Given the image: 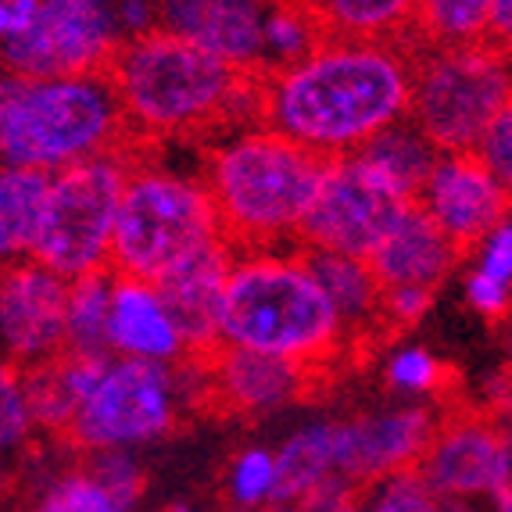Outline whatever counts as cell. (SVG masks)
<instances>
[{
  "label": "cell",
  "mask_w": 512,
  "mask_h": 512,
  "mask_svg": "<svg viewBox=\"0 0 512 512\" xmlns=\"http://www.w3.org/2000/svg\"><path fill=\"white\" fill-rule=\"evenodd\" d=\"M462 294L480 319H512V212L470 248Z\"/></svg>",
  "instance_id": "27"
},
{
  "label": "cell",
  "mask_w": 512,
  "mask_h": 512,
  "mask_svg": "<svg viewBox=\"0 0 512 512\" xmlns=\"http://www.w3.org/2000/svg\"><path fill=\"white\" fill-rule=\"evenodd\" d=\"M33 512H129L108 487L86 470H65L43 484L40 498L33 502Z\"/></svg>",
  "instance_id": "32"
},
{
  "label": "cell",
  "mask_w": 512,
  "mask_h": 512,
  "mask_svg": "<svg viewBox=\"0 0 512 512\" xmlns=\"http://www.w3.org/2000/svg\"><path fill=\"white\" fill-rule=\"evenodd\" d=\"M65 312L69 280H61L43 262L4 265L0 269V359L18 369H36L65 355Z\"/></svg>",
  "instance_id": "13"
},
{
  "label": "cell",
  "mask_w": 512,
  "mask_h": 512,
  "mask_svg": "<svg viewBox=\"0 0 512 512\" xmlns=\"http://www.w3.org/2000/svg\"><path fill=\"white\" fill-rule=\"evenodd\" d=\"M441 419L430 405L405 402L362 416L333 419V462L344 484H380L394 473L419 470Z\"/></svg>",
  "instance_id": "12"
},
{
  "label": "cell",
  "mask_w": 512,
  "mask_h": 512,
  "mask_svg": "<svg viewBox=\"0 0 512 512\" xmlns=\"http://www.w3.org/2000/svg\"><path fill=\"white\" fill-rule=\"evenodd\" d=\"M165 512H190V509H187V505H183V502H176V505H169V509H165Z\"/></svg>",
  "instance_id": "45"
},
{
  "label": "cell",
  "mask_w": 512,
  "mask_h": 512,
  "mask_svg": "<svg viewBox=\"0 0 512 512\" xmlns=\"http://www.w3.org/2000/svg\"><path fill=\"white\" fill-rule=\"evenodd\" d=\"M366 512H448V505L423 480V473L409 470L373 484L366 498Z\"/></svg>",
  "instance_id": "35"
},
{
  "label": "cell",
  "mask_w": 512,
  "mask_h": 512,
  "mask_svg": "<svg viewBox=\"0 0 512 512\" xmlns=\"http://www.w3.org/2000/svg\"><path fill=\"white\" fill-rule=\"evenodd\" d=\"M122 43L111 0H43L33 26L0 51V61L22 79L94 76L111 69Z\"/></svg>",
  "instance_id": "10"
},
{
  "label": "cell",
  "mask_w": 512,
  "mask_h": 512,
  "mask_svg": "<svg viewBox=\"0 0 512 512\" xmlns=\"http://www.w3.org/2000/svg\"><path fill=\"white\" fill-rule=\"evenodd\" d=\"M219 240H226L219 208L201 169L176 165L165 154H140L133 147V169L111 244V273L158 283Z\"/></svg>",
  "instance_id": "5"
},
{
  "label": "cell",
  "mask_w": 512,
  "mask_h": 512,
  "mask_svg": "<svg viewBox=\"0 0 512 512\" xmlns=\"http://www.w3.org/2000/svg\"><path fill=\"white\" fill-rule=\"evenodd\" d=\"M33 416L26 398V369L0 359V459L22 452L33 437Z\"/></svg>",
  "instance_id": "34"
},
{
  "label": "cell",
  "mask_w": 512,
  "mask_h": 512,
  "mask_svg": "<svg viewBox=\"0 0 512 512\" xmlns=\"http://www.w3.org/2000/svg\"><path fill=\"white\" fill-rule=\"evenodd\" d=\"M491 47L512 58V0H495L491 11Z\"/></svg>",
  "instance_id": "41"
},
{
  "label": "cell",
  "mask_w": 512,
  "mask_h": 512,
  "mask_svg": "<svg viewBox=\"0 0 512 512\" xmlns=\"http://www.w3.org/2000/svg\"><path fill=\"white\" fill-rule=\"evenodd\" d=\"M205 398L237 416L262 419L291 409L312 391V369L240 348H215L205 359Z\"/></svg>",
  "instance_id": "16"
},
{
  "label": "cell",
  "mask_w": 512,
  "mask_h": 512,
  "mask_svg": "<svg viewBox=\"0 0 512 512\" xmlns=\"http://www.w3.org/2000/svg\"><path fill=\"white\" fill-rule=\"evenodd\" d=\"M86 470L94 473L104 487H108L111 495L119 498L129 512L137 509L140 498H144V484H147V473H144V462L137 459V452H101V455H90L86 462Z\"/></svg>",
  "instance_id": "36"
},
{
  "label": "cell",
  "mask_w": 512,
  "mask_h": 512,
  "mask_svg": "<svg viewBox=\"0 0 512 512\" xmlns=\"http://www.w3.org/2000/svg\"><path fill=\"white\" fill-rule=\"evenodd\" d=\"M276 448L265 444H248L233 455L230 470H226V498L240 512H262L273 505L276 495Z\"/></svg>",
  "instance_id": "31"
},
{
  "label": "cell",
  "mask_w": 512,
  "mask_h": 512,
  "mask_svg": "<svg viewBox=\"0 0 512 512\" xmlns=\"http://www.w3.org/2000/svg\"><path fill=\"white\" fill-rule=\"evenodd\" d=\"M505 376L512 380V326H509V337H505Z\"/></svg>",
  "instance_id": "44"
},
{
  "label": "cell",
  "mask_w": 512,
  "mask_h": 512,
  "mask_svg": "<svg viewBox=\"0 0 512 512\" xmlns=\"http://www.w3.org/2000/svg\"><path fill=\"white\" fill-rule=\"evenodd\" d=\"M205 398V366L201 359L180 366L133 362L111 355L97 387L83 398L69 427L76 452H140L169 437L190 402Z\"/></svg>",
  "instance_id": "7"
},
{
  "label": "cell",
  "mask_w": 512,
  "mask_h": 512,
  "mask_svg": "<svg viewBox=\"0 0 512 512\" xmlns=\"http://www.w3.org/2000/svg\"><path fill=\"white\" fill-rule=\"evenodd\" d=\"M326 40L308 0H269L262 22V72L294 65Z\"/></svg>",
  "instance_id": "29"
},
{
  "label": "cell",
  "mask_w": 512,
  "mask_h": 512,
  "mask_svg": "<svg viewBox=\"0 0 512 512\" xmlns=\"http://www.w3.org/2000/svg\"><path fill=\"white\" fill-rule=\"evenodd\" d=\"M419 473L441 502H480L512 487V437L484 419H448L430 441Z\"/></svg>",
  "instance_id": "14"
},
{
  "label": "cell",
  "mask_w": 512,
  "mask_h": 512,
  "mask_svg": "<svg viewBox=\"0 0 512 512\" xmlns=\"http://www.w3.org/2000/svg\"><path fill=\"white\" fill-rule=\"evenodd\" d=\"M111 4H115V22L126 43L162 29V0H111Z\"/></svg>",
  "instance_id": "39"
},
{
  "label": "cell",
  "mask_w": 512,
  "mask_h": 512,
  "mask_svg": "<svg viewBox=\"0 0 512 512\" xmlns=\"http://www.w3.org/2000/svg\"><path fill=\"white\" fill-rule=\"evenodd\" d=\"M473 154H477L480 162L491 169V176L512 194V97L505 101V108L498 111L495 119H491V126L484 129V137L473 147Z\"/></svg>",
  "instance_id": "37"
},
{
  "label": "cell",
  "mask_w": 512,
  "mask_h": 512,
  "mask_svg": "<svg viewBox=\"0 0 512 512\" xmlns=\"http://www.w3.org/2000/svg\"><path fill=\"white\" fill-rule=\"evenodd\" d=\"M333 40L412 43L416 0H308Z\"/></svg>",
  "instance_id": "26"
},
{
  "label": "cell",
  "mask_w": 512,
  "mask_h": 512,
  "mask_svg": "<svg viewBox=\"0 0 512 512\" xmlns=\"http://www.w3.org/2000/svg\"><path fill=\"white\" fill-rule=\"evenodd\" d=\"M312 269L323 283L333 312L341 316L351 344L373 341L384 326V287L376 280L373 265L355 255H333V251H308Z\"/></svg>",
  "instance_id": "22"
},
{
  "label": "cell",
  "mask_w": 512,
  "mask_h": 512,
  "mask_svg": "<svg viewBox=\"0 0 512 512\" xmlns=\"http://www.w3.org/2000/svg\"><path fill=\"white\" fill-rule=\"evenodd\" d=\"M43 0H0V51L11 47L18 36L33 26Z\"/></svg>",
  "instance_id": "40"
},
{
  "label": "cell",
  "mask_w": 512,
  "mask_h": 512,
  "mask_svg": "<svg viewBox=\"0 0 512 512\" xmlns=\"http://www.w3.org/2000/svg\"><path fill=\"white\" fill-rule=\"evenodd\" d=\"M15 90H18V76L0 61V147H4V126H8V111H11Z\"/></svg>",
  "instance_id": "43"
},
{
  "label": "cell",
  "mask_w": 512,
  "mask_h": 512,
  "mask_svg": "<svg viewBox=\"0 0 512 512\" xmlns=\"http://www.w3.org/2000/svg\"><path fill=\"white\" fill-rule=\"evenodd\" d=\"M416 205L441 226L462 251L484 240L512 212V194L491 176L473 151L441 154L419 190Z\"/></svg>",
  "instance_id": "15"
},
{
  "label": "cell",
  "mask_w": 512,
  "mask_h": 512,
  "mask_svg": "<svg viewBox=\"0 0 512 512\" xmlns=\"http://www.w3.org/2000/svg\"><path fill=\"white\" fill-rule=\"evenodd\" d=\"M384 380L394 394H405L409 402H423L444 387L448 366L423 344H398L384 362Z\"/></svg>",
  "instance_id": "33"
},
{
  "label": "cell",
  "mask_w": 512,
  "mask_h": 512,
  "mask_svg": "<svg viewBox=\"0 0 512 512\" xmlns=\"http://www.w3.org/2000/svg\"><path fill=\"white\" fill-rule=\"evenodd\" d=\"M47 190L51 176L0 162V269L33 258Z\"/></svg>",
  "instance_id": "25"
},
{
  "label": "cell",
  "mask_w": 512,
  "mask_h": 512,
  "mask_svg": "<svg viewBox=\"0 0 512 512\" xmlns=\"http://www.w3.org/2000/svg\"><path fill=\"white\" fill-rule=\"evenodd\" d=\"M122 147H129V129L108 72L47 79L18 76L0 162L54 176Z\"/></svg>",
  "instance_id": "6"
},
{
  "label": "cell",
  "mask_w": 512,
  "mask_h": 512,
  "mask_svg": "<svg viewBox=\"0 0 512 512\" xmlns=\"http://www.w3.org/2000/svg\"><path fill=\"white\" fill-rule=\"evenodd\" d=\"M512 97V58L491 43L416 47L409 119L441 154L473 151Z\"/></svg>",
  "instance_id": "8"
},
{
  "label": "cell",
  "mask_w": 512,
  "mask_h": 512,
  "mask_svg": "<svg viewBox=\"0 0 512 512\" xmlns=\"http://www.w3.org/2000/svg\"><path fill=\"white\" fill-rule=\"evenodd\" d=\"M129 169L133 147L54 172L33 251L36 262L69 283L111 273V244Z\"/></svg>",
  "instance_id": "9"
},
{
  "label": "cell",
  "mask_w": 512,
  "mask_h": 512,
  "mask_svg": "<svg viewBox=\"0 0 512 512\" xmlns=\"http://www.w3.org/2000/svg\"><path fill=\"white\" fill-rule=\"evenodd\" d=\"M219 344L298 362L316 373L341 359L351 341L308 251L265 248L237 251L233 258L219 316Z\"/></svg>",
  "instance_id": "4"
},
{
  "label": "cell",
  "mask_w": 512,
  "mask_h": 512,
  "mask_svg": "<svg viewBox=\"0 0 512 512\" xmlns=\"http://www.w3.org/2000/svg\"><path fill=\"white\" fill-rule=\"evenodd\" d=\"M108 355L133 362H158V366H180V362L194 359L158 283L115 273Z\"/></svg>",
  "instance_id": "18"
},
{
  "label": "cell",
  "mask_w": 512,
  "mask_h": 512,
  "mask_svg": "<svg viewBox=\"0 0 512 512\" xmlns=\"http://www.w3.org/2000/svg\"><path fill=\"white\" fill-rule=\"evenodd\" d=\"M265 8L269 0H162V29L258 76Z\"/></svg>",
  "instance_id": "17"
},
{
  "label": "cell",
  "mask_w": 512,
  "mask_h": 512,
  "mask_svg": "<svg viewBox=\"0 0 512 512\" xmlns=\"http://www.w3.org/2000/svg\"><path fill=\"white\" fill-rule=\"evenodd\" d=\"M323 158L265 122L226 129L201 147V176L237 251L298 248L323 180Z\"/></svg>",
  "instance_id": "3"
},
{
  "label": "cell",
  "mask_w": 512,
  "mask_h": 512,
  "mask_svg": "<svg viewBox=\"0 0 512 512\" xmlns=\"http://www.w3.org/2000/svg\"><path fill=\"white\" fill-rule=\"evenodd\" d=\"M276 495L269 512H305V505L330 484H344L333 462V419H312L291 430L276 448Z\"/></svg>",
  "instance_id": "23"
},
{
  "label": "cell",
  "mask_w": 512,
  "mask_h": 512,
  "mask_svg": "<svg viewBox=\"0 0 512 512\" xmlns=\"http://www.w3.org/2000/svg\"><path fill=\"white\" fill-rule=\"evenodd\" d=\"M412 43L333 40L294 65L258 72V115L323 162L359 154L376 133L409 119Z\"/></svg>",
  "instance_id": "1"
},
{
  "label": "cell",
  "mask_w": 512,
  "mask_h": 512,
  "mask_svg": "<svg viewBox=\"0 0 512 512\" xmlns=\"http://www.w3.org/2000/svg\"><path fill=\"white\" fill-rule=\"evenodd\" d=\"M108 79L126 115L129 140H144L147 147L208 144L226 129L262 122L258 76L165 29L122 43Z\"/></svg>",
  "instance_id": "2"
},
{
  "label": "cell",
  "mask_w": 512,
  "mask_h": 512,
  "mask_svg": "<svg viewBox=\"0 0 512 512\" xmlns=\"http://www.w3.org/2000/svg\"><path fill=\"white\" fill-rule=\"evenodd\" d=\"M233 258H237V248L230 240H219L158 280L194 359H205L208 351L219 348V316Z\"/></svg>",
  "instance_id": "20"
},
{
  "label": "cell",
  "mask_w": 512,
  "mask_h": 512,
  "mask_svg": "<svg viewBox=\"0 0 512 512\" xmlns=\"http://www.w3.org/2000/svg\"><path fill=\"white\" fill-rule=\"evenodd\" d=\"M115 273L83 276L69 283V312H65V351L79 355H108V316Z\"/></svg>",
  "instance_id": "30"
},
{
  "label": "cell",
  "mask_w": 512,
  "mask_h": 512,
  "mask_svg": "<svg viewBox=\"0 0 512 512\" xmlns=\"http://www.w3.org/2000/svg\"><path fill=\"white\" fill-rule=\"evenodd\" d=\"M434 291H423V287H391L384 291V326L387 333L394 330H409L419 319L434 308Z\"/></svg>",
  "instance_id": "38"
},
{
  "label": "cell",
  "mask_w": 512,
  "mask_h": 512,
  "mask_svg": "<svg viewBox=\"0 0 512 512\" xmlns=\"http://www.w3.org/2000/svg\"><path fill=\"white\" fill-rule=\"evenodd\" d=\"M111 355H79L65 351L54 362L26 369V398L33 427L43 434H69L83 398L97 387Z\"/></svg>",
  "instance_id": "21"
},
{
  "label": "cell",
  "mask_w": 512,
  "mask_h": 512,
  "mask_svg": "<svg viewBox=\"0 0 512 512\" xmlns=\"http://www.w3.org/2000/svg\"><path fill=\"white\" fill-rule=\"evenodd\" d=\"M359 158L391 194H398L412 205L419 190H423V183H427V176L434 172L441 151L430 144V137L416 122L402 119L387 126L384 133H376L359 151Z\"/></svg>",
  "instance_id": "24"
},
{
  "label": "cell",
  "mask_w": 512,
  "mask_h": 512,
  "mask_svg": "<svg viewBox=\"0 0 512 512\" xmlns=\"http://www.w3.org/2000/svg\"><path fill=\"white\" fill-rule=\"evenodd\" d=\"M495 0H416L412 47H477L491 43Z\"/></svg>",
  "instance_id": "28"
},
{
  "label": "cell",
  "mask_w": 512,
  "mask_h": 512,
  "mask_svg": "<svg viewBox=\"0 0 512 512\" xmlns=\"http://www.w3.org/2000/svg\"><path fill=\"white\" fill-rule=\"evenodd\" d=\"M459 258V244L412 201L398 212L391 230L380 237V244L366 262L373 265L384 291H391V287H423V291L437 294L441 283H448V276L455 273Z\"/></svg>",
  "instance_id": "19"
},
{
  "label": "cell",
  "mask_w": 512,
  "mask_h": 512,
  "mask_svg": "<svg viewBox=\"0 0 512 512\" xmlns=\"http://www.w3.org/2000/svg\"><path fill=\"white\" fill-rule=\"evenodd\" d=\"M409 205L376 180L359 154L323 165L316 201L301 226L298 248L369 258L398 212Z\"/></svg>",
  "instance_id": "11"
},
{
  "label": "cell",
  "mask_w": 512,
  "mask_h": 512,
  "mask_svg": "<svg viewBox=\"0 0 512 512\" xmlns=\"http://www.w3.org/2000/svg\"><path fill=\"white\" fill-rule=\"evenodd\" d=\"M448 512H512V487L509 491H498L491 498H480V502H444Z\"/></svg>",
  "instance_id": "42"
}]
</instances>
